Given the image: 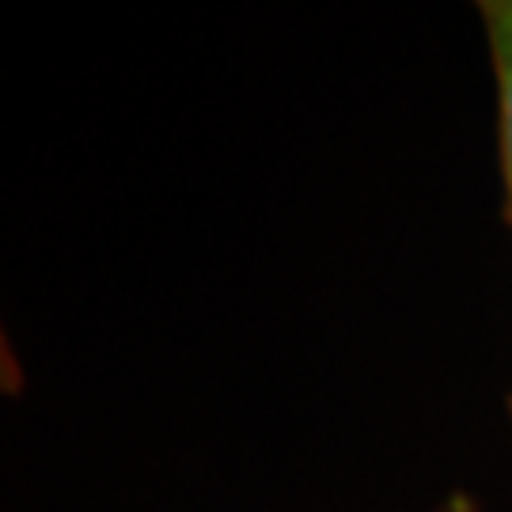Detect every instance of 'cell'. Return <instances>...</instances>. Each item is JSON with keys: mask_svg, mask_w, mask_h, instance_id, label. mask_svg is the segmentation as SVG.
Here are the masks:
<instances>
[{"mask_svg": "<svg viewBox=\"0 0 512 512\" xmlns=\"http://www.w3.org/2000/svg\"><path fill=\"white\" fill-rule=\"evenodd\" d=\"M478 16H482L486 54H490V69H494L497 160H501V183H505V220L512 228V0H478Z\"/></svg>", "mask_w": 512, "mask_h": 512, "instance_id": "obj_1", "label": "cell"}, {"mask_svg": "<svg viewBox=\"0 0 512 512\" xmlns=\"http://www.w3.org/2000/svg\"><path fill=\"white\" fill-rule=\"evenodd\" d=\"M437 512H482V509H478V501L471 494H452Z\"/></svg>", "mask_w": 512, "mask_h": 512, "instance_id": "obj_2", "label": "cell"}]
</instances>
